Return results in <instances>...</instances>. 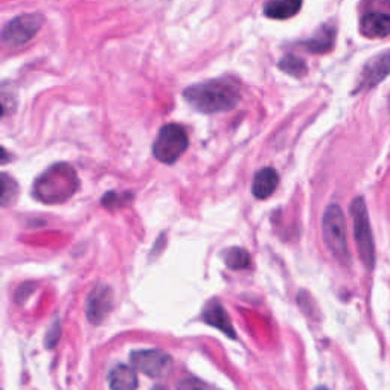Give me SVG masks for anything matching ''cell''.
Masks as SVG:
<instances>
[{
	"label": "cell",
	"instance_id": "1",
	"mask_svg": "<svg viewBox=\"0 0 390 390\" xmlns=\"http://www.w3.org/2000/svg\"><path fill=\"white\" fill-rule=\"evenodd\" d=\"M185 101L202 113H223L229 112L240 103V87L229 78H217L193 84L183 91Z\"/></svg>",
	"mask_w": 390,
	"mask_h": 390
},
{
	"label": "cell",
	"instance_id": "2",
	"mask_svg": "<svg viewBox=\"0 0 390 390\" xmlns=\"http://www.w3.org/2000/svg\"><path fill=\"white\" fill-rule=\"evenodd\" d=\"M78 177L71 165L57 163L49 168L34 185V195L43 203H63L75 194Z\"/></svg>",
	"mask_w": 390,
	"mask_h": 390
},
{
	"label": "cell",
	"instance_id": "3",
	"mask_svg": "<svg viewBox=\"0 0 390 390\" xmlns=\"http://www.w3.org/2000/svg\"><path fill=\"white\" fill-rule=\"evenodd\" d=\"M323 241L331 255L343 265H348L351 261L346 236V220L339 204H330L325 209L322 220Z\"/></svg>",
	"mask_w": 390,
	"mask_h": 390
},
{
	"label": "cell",
	"instance_id": "4",
	"mask_svg": "<svg viewBox=\"0 0 390 390\" xmlns=\"http://www.w3.org/2000/svg\"><path fill=\"white\" fill-rule=\"evenodd\" d=\"M351 215L354 224V238L357 244L358 256L366 269H373L375 265V244H373L369 213L362 197L355 198L351 204Z\"/></svg>",
	"mask_w": 390,
	"mask_h": 390
},
{
	"label": "cell",
	"instance_id": "5",
	"mask_svg": "<svg viewBox=\"0 0 390 390\" xmlns=\"http://www.w3.org/2000/svg\"><path fill=\"white\" fill-rule=\"evenodd\" d=\"M189 139L186 130L179 124H166L156 137L152 145V154L159 162L172 165L181 157L183 152L188 150Z\"/></svg>",
	"mask_w": 390,
	"mask_h": 390
},
{
	"label": "cell",
	"instance_id": "6",
	"mask_svg": "<svg viewBox=\"0 0 390 390\" xmlns=\"http://www.w3.org/2000/svg\"><path fill=\"white\" fill-rule=\"evenodd\" d=\"M43 23H44L43 14L38 12L21 14L19 17L12 19L5 25L2 30L3 42L10 46L25 44L42 29Z\"/></svg>",
	"mask_w": 390,
	"mask_h": 390
},
{
	"label": "cell",
	"instance_id": "7",
	"mask_svg": "<svg viewBox=\"0 0 390 390\" xmlns=\"http://www.w3.org/2000/svg\"><path fill=\"white\" fill-rule=\"evenodd\" d=\"M136 371L151 378H165L171 372L172 358L162 349H141L130 355Z\"/></svg>",
	"mask_w": 390,
	"mask_h": 390
},
{
	"label": "cell",
	"instance_id": "8",
	"mask_svg": "<svg viewBox=\"0 0 390 390\" xmlns=\"http://www.w3.org/2000/svg\"><path fill=\"white\" fill-rule=\"evenodd\" d=\"M390 75V49L380 53V55L369 60V63L363 67L360 81H358L357 91H363L378 86V84Z\"/></svg>",
	"mask_w": 390,
	"mask_h": 390
},
{
	"label": "cell",
	"instance_id": "9",
	"mask_svg": "<svg viewBox=\"0 0 390 390\" xmlns=\"http://www.w3.org/2000/svg\"><path fill=\"white\" fill-rule=\"evenodd\" d=\"M113 307V292L109 285H96L87 296V319L91 323H101Z\"/></svg>",
	"mask_w": 390,
	"mask_h": 390
},
{
	"label": "cell",
	"instance_id": "10",
	"mask_svg": "<svg viewBox=\"0 0 390 390\" xmlns=\"http://www.w3.org/2000/svg\"><path fill=\"white\" fill-rule=\"evenodd\" d=\"M279 183V175L276 172L274 168H263L259 170L255 177H254V183H251V194H254L258 200H265L269 198L274 190L278 188Z\"/></svg>",
	"mask_w": 390,
	"mask_h": 390
},
{
	"label": "cell",
	"instance_id": "11",
	"mask_svg": "<svg viewBox=\"0 0 390 390\" xmlns=\"http://www.w3.org/2000/svg\"><path fill=\"white\" fill-rule=\"evenodd\" d=\"M362 34L369 38L390 35V14L368 12L362 19Z\"/></svg>",
	"mask_w": 390,
	"mask_h": 390
},
{
	"label": "cell",
	"instance_id": "12",
	"mask_svg": "<svg viewBox=\"0 0 390 390\" xmlns=\"http://www.w3.org/2000/svg\"><path fill=\"white\" fill-rule=\"evenodd\" d=\"M302 8V0H265L264 15L273 20H287Z\"/></svg>",
	"mask_w": 390,
	"mask_h": 390
},
{
	"label": "cell",
	"instance_id": "13",
	"mask_svg": "<svg viewBox=\"0 0 390 390\" xmlns=\"http://www.w3.org/2000/svg\"><path fill=\"white\" fill-rule=\"evenodd\" d=\"M203 317L209 325L215 326L220 331H223L227 337H231V339L236 337L232 323H231V319H229L227 312L224 311L223 305L221 303L211 302L208 307H206V310L203 312Z\"/></svg>",
	"mask_w": 390,
	"mask_h": 390
},
{
	"label": "cell",
	"instance_id": "14",
	"mask_svg": "<svg viewBox=\"0 0 390 390\" xmlns=\"http://www.w3.org/2000/svg\"><path fill=\"white\" fill-rule=\"evenodd\" d=\"M109 384L112 390H136L137 375L136 369L127 364H118L110 371Z\"/></svg>",
	"mask_w": 390,
	"mask_h": 390
},
{
	"label": "cell",
	"instance_id": "15",
	"mask_svg": "<svg viewBox=\"0 0 390 390\" xmlns=\"http://www.w3.org/2000/svg\"><path fill=\"white\" fill-rule=\"evenodd\" d=\"M335 42V29L333 26H323L317 30L314 37H311L308 42H305L303 46L312 53H323L333 49Z\"/></svg>",
	"mask_w": 390,
	"mask_h": 390
},
{
	"label": "cell",
	"instance_id": "16",
	"mask_svg": "<svg viewBox=\"0 0 390 390\" xmlns=\"http://www.w3.org/2000/svg\"><path fill=\"white\" fill-rule=\"evenodd\" d=\"M224 256V263L232 270H244L249 269L251 258L249 255L247 250L240 249V247H233V249H227Z\"/></svg>",
	"mask_w": 390,
	"mask_h": 390
},
{
	"label": "cell",
	"instance_id": "17",
	"mask_svg": "<svg viewBox=\"0 0 390 390\" xmlns=\"http://www.w3.org/2000/svg\"><path fill=\"white\" fill-rule=\"evenodd\" d=\"M279 69L288 75L296 76V78H299V76H303L307 73V64H305V61L299 57L293 55V53H287L285 57L281 58Z\"/></svg>",
	"mask_w": 390,
	"mask_h": 390
},
{
	"label": "cell",
	"instance_id": "18",
	"mask_svg": "<svg viewBox=\"0 0 390 390\" xmlns=\"http://www.w3.org/2000/svg\"><path fill=\"white\" fill-rule=\"evenodd\" d=\"M0 181H2V204L8 206L10 203H14L15 197H17V194H19L17 183H15L10 175H6V174L2 175Z\"/></svg>",
	"mask_w": 390,
	"mask_h": 390
},
{
	"label": "cell",
	"instance_id": "19",
	"mask_svg": "<svg viewBox=\"0 0 390 390\" xmlns=\"http://www.w3.org/2000/svg\"><path fill=\"white\" fill-rule=\"evenodd\" d=\"M179 390H208V387H206L203 383H200V381L186 380V381H183V383H180Z\"/></svg>",
	"mask_w": 390,
	"mask_h": 390
},
{
	"label": "cell",
	"instance_id": "20",
	"mask_svg": "<svg viewBox=\"0 0 390 390\" xmlns=\"http://www.w3.org/2000/svg\"><path fill=\"white\" fill-rule=\"evenodd\" d=\"M389 110H390V99H389Z\"/></svg>",
	"mask_w": 390,
	"mask_h": 390
},
{
	"label": "cell",
	"instance_id": "21",
	"mask_svg": "<svg viewBox=\"0 0 390 390\" xmlns=\"http://www.w3.org/2000/svg\"><path fill=\"white\" fill-rule=\"evenodd\" d=\"M317 390H326V389H317Z\"/></svg>",
	"mask_w": 390,
	"mask_h": 390
}]
</instances>
